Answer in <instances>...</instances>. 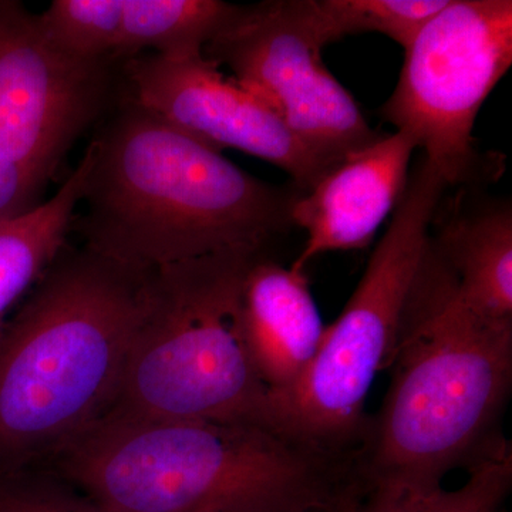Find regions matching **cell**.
I'll return each mask as SVG.
<instances>
[{
  "label": "cell",
  "mask_w": 512,
  "mask_h": 512,
  "mask_svg": "<svg viewBox=\"0 0 512 512\" xmlns=\"http://www.w3.org/2000/svg\"><path fill=\"white\" fill-rule=\"evenodd\" d=\"M390 384L360 450L367 491H426L510 441L501 433L512 383V320L467 305L430 245L386 369Z\"/></svg>",
  "instance_id": "obj_3"
},
{
  "label": "cell",
  "mask_w": 512,
  "mask_h": 512,
  "mask_svg": "<svg viewBox=\"0 0 512 512\" xmlns=\"http://www.w3.org/2000/svg\"><path fill=\"white\" fill-rule=\"evenodd\" d=\"M238 326L256 375L268 390L269 404L301 382L326 330L305 272L261 256L242 282Z\"/></svg>",
  "instance_id": "obj_12"
},
{
  "label": "cell",
  "mask_w": 512,
  "mask_h": 512,
  "mask_svg": "<svg viewBox=\"0 0 512 512\" xmlns=\"http://www.w3.org/2000/svg\"><path fill=\"white\" fill-rule=\"evenodd\" d=\"M467 473L457 490L367 491L346 512H498L511 491V446Z\"/></svg>",
  "instance_id": "obj_17"
},
{
  "label": "cell",
  "mask_w": 512,
  "mask_h": 512,
  "mask_svg": "<svg viewBox=\"0 0 512 512\" xmlns=\"http://www.w3.org/2000/svg\"><path fill=\"white\" fill-rule=\"evenodd\" d=\"M512 64L511 0H448L404 50L383 119L423 148L448 185L477 175L474 124Z\"/></svg>",
  "instance_id": "obj_7"
},
{
  "label": "cell",
  "mask_w": 512,
  "mask_h": 512,
  "mask_svg": "<svg viewBox=\"0 0 512 512\" xmlns=\"http://www.w3.org/2000/svg\"><path fill=\"white\" fill-rule=\"evenodd\" d=\"M45 464L110 512H332L365 494L356 454L251 421L106 416Z\"/></svg>",
  "instance_id": "obj_1"
},
{
  "label": "cell",
  "mask_w": 512,
  "mask_h": 512,
  "mask_svg": "<svg viewBox=\"0 0 512 512\" xmlns=\"http://www.w3.org/2000/svg\"><path fill=\"white\" fill-rule=\"evenodd\" d=\"M416 144L406 134H382L375 143L333 165L308 192L293 200L289 221L305 229V247L293 271L305 272L316 256L363 249L396 210Z\"/></svg>",
  "instance_id": "obj_11"
},
{
  "label": "cell",
  "mask_w": 512,
  "mask_h": 512,
  "mask_svg": "<svg viewBox=\"0 0 512 512\" xmlns=\"http://www.w3.org/2000/svg\"><path fill=\"white\" fill-rule=\"evenodd\" d=\"M448 0H293L296 13L320 47L359 33H380L403 50Z\"/></svg>",
  "instance_id": "obj_16"
},
{
  "label": "cell",
  "mask_w": 512,
  "mask_h": 512,
  "mask_svg": "<svg viewBox=\"0 0 512 512\" xmlns=\"http://www.w3.org/2000/svg\"><path fill=\"white\" fill-rule=\"evenodd\" d=\"M101 120L84 151V212L72 227L83 247L150 271L227 249L261 251L292 227L298 191L248 174L121 92Z\"/></svg>",
  "instance_id": "obj_2"
},
{
  "label": "cell",
  "mask_w": 512,
  "mask_h": 512,
  "mask_svg": "<svg viewBox=\"0 0 512 512\" xmlns=\"http://www.w3.org/2000/svg\"><path fill=\"white\" fill-rule=\"evenodd\" d=\"M237 10L220 0H124L116 60L143 53L168 60L204 55Z\"/></svg>",
  "instance_id": "obj_15"
},
{
  "label": "cell",
  "mask_w": 512,
  "mask_h": 512,
  "mask_svg": "<svg viewBox=\"0 0 512 512\" xmlns=\"http://www.w3.org/2000/svg\"><path fill=\"white\" fill-rule=\"evenodd\" d=\"M259 252L227 249L147 271L123 382L107 416L269 424V393L238 326L242 282Z\"/></svg>",
  "instance_id": "obj_5"
},
{
  "label": "cell",
  "mask_w": 512,
  "mask_h": 512,
  "mask_svg": "<svg viewBox=\"0 0 512 512\" xmlns=\"http://www.w3.org/2000/svg\"><path fill=\"white\" fill-rule=\"evenodd\" d=\"M350 508H352V507H350ZM348 510H349V508H348ZM348 510H343V511H332V512H346V511H348Z\"/></svg>",
  "instance_id": "obj_21"
},
{
  "label": "cell",
  "mask_w": 512,
  "mask_h": 512,
  "mask_svg": "<svg viewBox=\"0 0 512 512\" xmlns=\"http://www.w3.org/2000/svg\"><path fill=\"white\" fill-rule=\"evenodd\" d=\"M322 47L296 13L293 0L238 5L204 55L262 97L326 167L375 143L352 94L329 72Z\"/></svg>",
  "instance_id": "obj_8"
},
{
  "label": "cell",
  "mask_w": 512,
  "mask_h": 512,
  "mask_svg": "<svg viewBox=\"0 0 512 512\" xmlns=\"http://www.w3.org/2000/svg\"><path fill=\"white\" fill-rule=\"evenodd\" d=\"M0 488V512H110L55 471H15Z\"/></svg>",
  "instance_id": "obj_19"
},
{
  "label": "cell",
  "mask_w": 512,
  "mask_h": 512,
  "mask_svg": "<svg viewBox=\"0 0 512 512\" xmlns=\"http://www.w3.org/2000/svg\"><path fill=\"white\" fill-rule=\"evenodd\" d=\"M431 245L456 279L474 311L512 320V212L510 205L457 215Z\"/></svg>",
  "instance_id": "obj_13"
},
{
  "label": "cell",
  "mask_w": 512,
  "mask_h": 512,
  "mask_svg": "<svg viewBox=\"0 0 512 512\" xmlns=\"http://www.w3.org/2000/svg\"><path fill=\"white\" fill-rule=\"evenodd\" d=\"M46 185L0 153V224L42 204Z\"/></svg>",
  "instance_id": "obj_20"
},
{
  "label": "cell",
  "mask_w": 512,
  "mask_h": 512,
  "mask_svg": "<svg viewBox=\"0 0 512 512\" xmlns=\"http://www.w3.org/2000/svg\"><path fill=\"white\" fill-rule=\"evenodd\" d=\"M114 63L67 55L39 15L0 0V153L47 187L73 144L116 101Z\"/></svg>",
  "instance_id": "obj_9"
},
{
  "label": "cell",
  "mask_w": 512,
  "mask_h": 512,
  "mask_svg": "<svg viewBox=\"0 0 512 512\" xmlns=\"http://www.w3.org/2000/svg\"><path fill=\"white\" fill-rule=\"evenodd\" d=\"M446 188L423 158L355 292L326 326L308 372L291 393L269 404L271 426L325 450L359 456L370 421L367 394L386 369Z\"/></svg>",
  "instance_id": "obj_6"
},
{
  "label": "cell",
  "mask_w": 512,
  "mask_h": 512,
  "mask_svg": "<svg viewBox=\"0 0 512 512\" xmlns=\"http://www.w3.org/2000/svg\"><path fill=\"white\" fill-rule=\"evenodd\" d=\"M39 16L47 36L67 55L87 62L116 60L124 0H55Z\"/></svg>",
  "instance_id": "obj_18"
},
{
  "label": "cell",
  "mask_w": 512,
  "mask_h": 512,
  "mask_svg": "<svg viewBox=\"0 0 512 512\" xmlns=\"http://www.w3.org/2000/svg\"><path fill=\"white\" fill-rule=\"evenodd\" d=\"M87 158L32 211L0 224V326L67 245L82 204Z\"/></svg>",
  "instance_id": "obj_14"
},
{
  "label": "cell",
  "mask_w": 512,
  "mask_h": 512,
  "mask_svg": "<svg viewBox=\"0 0 512 512\" xmlns=\"http://www.w3.org/2000/svg\"><path fill=\"white\" fill-rule=\"evenodd\" d=\"M146 275L66 245L0 326V470L46 463L111 412Z\"/></svg>",
  "instance_id": "obj_4"
},
{
  "label": "cell",
  "mask_w": 512,
  "mask_h": 512,
  "mask_svg": "<svg viewBox=\"0 0 512 512\" xmlns=\"http://www.w3.org/2000/svg\"><path fill=\"white\" fill-rule=\"evenodd\" d=\"M121 93L181 133L222 153L244 151L284 170L308 192L329 170L262 97L207 56L168 60L143 53L121 64Z\"/></svg>",
  "instance_id": "obj_10"
}]
</instances>
